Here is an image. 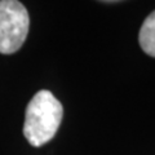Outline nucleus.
<instances>
[{
	"label": "nucleus",
	"instance_id": "1",
	"mask_svg": "<svg viewBox=\"0 0 155 155\" xmlns=\"http://www.w3.org/2000/svg\"><path fill=\"white\" fill-rule=\"evenodd\" d=\"M64 109L52 92L39 91L27 105L23 124V134L28 143L34 147L54 137L61 124Z\"/></svg>",
	"mask_w": 155,
	"mask_h": 155
},
{
	"label": "nucleus",
	"instance_id": "2",
	"mask_svg": "<svg viewBox=\"0 0 155 155\" xmlns=\"http://www.w3.org/2000/svg\"><path fill=\"white\" fill-rule=\"evenodd\" d=\"M30 17L17 0H0V53L12 54L25 43Z\"/></svg>",
	"mask_w": 155,
	"mask_h": 155
},
{
	"label": "nucleus",
	"instance_id": "3",
	"mask_svg": "<svg viewBox=\"0 0 155 155\" xmlns=\"http://www.w3.org/2000/svg\"><path fill=\"white\" fill-rule=\"evenodd\" d=\"M142 51L150 57H155V11L145 18L138 35Z\"/></svg>",
	"mask_w": 155,
	"mask_h": 155
}]
</instances>
